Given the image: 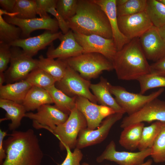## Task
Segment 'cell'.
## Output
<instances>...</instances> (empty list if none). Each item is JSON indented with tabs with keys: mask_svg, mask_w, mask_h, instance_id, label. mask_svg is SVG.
<instances>
[{
	"mask_svg": "<svg viewBox=\"0 0 165 165\" xmlns=\"http://www.w3.org/2000/svg\"><path fill=\"white\" fill-rule=\"evenodd\" d=\"M12 13H16V16L22 19L36 17L38 14L35 0H16Z\"/></svg>",
	"mask_w": 165,
	"mask_h": 165,
	"instance_id": "obj_32",
	"label": "cell"
},
{
	"mask_svg": "<svg viewBox=\"0 0 165 165\" xmlns=\"http://www.w3.org/2000/svg\"><path fill=\"white\" fill-rule=\"evenodd\" d=\"M6 76L4 72H0V87L3 85V84L5 82Z\"/></svg>",
	"mask_w": 165,
	"mask_h": 165,
	"instance_id": "obj_43",
	"label": "cell"
},
{
	"mask_svg": "<svg viewBox=\"0 0 165 165\" xmlns=\"http://www.w3.org/2000/svg\"><path fill=\"white\" fill-rule=\"evenodd\" d=\"M152 159H149L147 160L144 163L140 165H152Z\"/></svg>",
	"mask_w": 165,
	"mask_h": 165,
	"instance_id": "obj_46",
	"label": "cell"
},
{
	"mask_svg": "<svg viewBox=\"0 0 165 165\" xmlns=\"http://www.w3.org/2000/svg\"><path fill=\"white\" fill-rule=\"evenodd\" d=\"M74 33L76 41L83 49V53H99L112 62L117 51L113 38H108L96 35Z\"/></svg>",
	"mask_w": 165,
	"mask_h": 165,
	"instance_id": "obj_10",
	"label": "cell"
},
{
	"mask_svg": "<svg viewBox=\"0 0 165 165\" xmlns=\"http://www.w3.org/2000/svg\"><path fill=\"white\" fill-rule=\"evenodd\" d=\"M76 106L85 118L87 128L90 130L98 127L104 119L116 113L109 107L98 105L80 97H76Z\"/></svg>",
	"mask_w": 165,
	"mask_h": 165,
	"instance_id": "obj_15",
	"label": "cell"
},
{
	"mask_svg": "<svg viewBox=\"0 0 165 165\" xmlns=\"http://www.w3.org/2000/svg\"><path fill=\"white\" fill-rule=\"evenodd\" d=\"M144 127V123H138L123 128L119 138L120 145L125 149L131 151L138 148Z\"/></svg>",
	"mask_w": 165,
	"mask_h": 165,
	"instance_id": "obj_24",
	"label": "cell"
},
{
	"mask_svg": "<svg viewBox=\"0 0 165 165\" xmlns=\"http://www.w3.org/2000/svg\"><path fill=\"white\" fill-rule=\"evenodd\" d=\"M4 15L0 9V43L10 45L12 42L20 38L22 31L19 27L7 22L3 16Z\"/></svg>",
	"mask_w": 165,
	"mask_h": 165,
	"instance_id": "obj_29",
	"label": "cell"
},
{
	"mask_svg": "<svg viewBox=\"0 0 165 165\" xmlns=\"http://www.w3.org/2000/svg\"><path fill=\"white\" fill-rule=\"evenodd\" d=\"M163 123L162 122L155 121L148 126L144 127L138 147L139 151L152 148Z\"/></svg>",
	"mask_w": 165,
	"mask_h": 165,
	"instance_id": "obj_30",
	"label": "cell"
},
{
	"mask_svg": "<svg viewBox=\"0 0 165 165\" xmlns=\"http://www.w3.org/2000/svg\"><path fill=\"white\" fill-rule=\"evenodd\" d=\"M155 121L165 122V101L158 98L148 102L136 112L124 117L120 127L123 128L136 123Z\"/></svg>",
	"mask_w": 165,
	"mask_h": 165,
	"instance_id": "obj_13",
	"label": "cell"
},
{
	"mask_svg": "<svg viewBox=\"0 0 165 165\" xmlns=\"http://www.w3.org/2000/svg\"><path fill=\"white\" fill-rule=\"evenodd\" d=\"M117 20L120 31L130 40L139 38L153 26L145 11L118 16Z\"/></svg>",
	"mask_w": 165,
	"mask_h": 165,
	"instance_id": "obj_14",
	"label": "cell"
},
{
	"mask_svg": "<svg viewBox=\"0 0 165 165\" xmlns=\"http://www.w3.org/2000/svg\"><path fill=\"white\" fill-rule=\"evenodd\" d=\"M151 148L137 152L118 151L113 141H111L102 153L96 158V161L101 163L105 160L114 162L119 165H140L145 159L150 156Z\"/></svg>",
	"mask_w": 165,
	"mask_h": 165,
	"instance_id": "obj_12",
	"label": "cell"
},
{
	"mask_svg": "<svg viewBox=\"0 0 165 165\" xmlns=\"http://www.w3.org/2000/svg\"><path fill=\"white\" fill-rule=\"evenodd\" d=\"M140 86V94H143L152 89L165 87V77L152 73L143 75L137 80Z\"/></svg>",
	"mask_w": 165,
	"mask_h": 165,
	"instance_id": "obj_34",
	"label": "cell"
},
{
	"mask_svg": "<svg viewBox=\"0 0 165 165\" xmlns=\"http://www.w3.org/2000/svg\"><path fill=\"white\" fill-rule=\"evenodd\" d=\"M82 165H89L88 163H86L84 162L82 164Z\"/></svg>",
	"mask_w": 165,
	"mask_h": 165,
	"instance_id": "obj_48",
	"label": "cell"
},
{
	"mask_svg": "<svg viewBox=\"0 0 165 165\" xmlns=\"http://www.w3.org/2000/svg\"><path fill=\"white\" fill-rule=\"evenodd\" d=\"M11 51L10 66L5 74L10 81L16 82L24 79L38 68V60L26 55L20 48L11 46Z\"/></svg>",
	"mask_w": 165,
	"mask_h": 165,
	"instance_id": "obj_9",
	"label": "cell"
},
{
	"mask_svg": "<svg viewBox=\"0 0 165 165\" xmlns=\"http://www.w3.org/2000/svg\"><path fill=\"white\" fill-rule=\"evenodd\" d=\"M64 60L68 66L87 80L97 77L104 71L114 69L112 62L97 53H82Z\"/></svg>",
	"mask_w": 165,
	"mask_h": 165,
	"instance_id": "obj_4",
	"label": "cell"
},
{
	"mask_svg": "<svg viewBox=\"0 0 165 165\" xmlns=\"http://www.w3.org/2000/svg\"><path fill=\"white\" fill-rule=\"evenodd\" d=\"M59 39L61 43L58 47L55 48L51 46L48 48L47 57L64 60L83 53V49L76 41L72 30L63 34Z\"/></svg>",
	"mask_w": 165,
	"mask_h": 165,
	"instance_id": "obj_19",
	"label": "cell"
},
{
	"mask_svg": "<svg viewBox=\"0 0 165 165\" xmlns=\"http://www.w3.org/2000/svg\"><path fill=\"white\" fill-rule=\"evenodd\" d=\"M91 84L89 80L84 78L78 72L68 66L64 77L56 82L55 85L70 97H84L96 104L97 100L90 90Z\"/></svg>",
	"mask_w": 165,
	"mask_h": 165,
	"instance_id": "obj_7",
	"label": "cell"
},
{
	"mask_svg": "<svg viewBox=\"0 0 165 165\" xmlns=\"http://www.w3.org/2000/svg\"><path fill=\"white\" fill-rule=\"evenodd\" d=\"M37 110V112L35 113H26L24 117L32 120V125L35 128H43L51 133L57 126L64 123L69 115L55 105L50 104L43 105Z\"/></svg>",
	"mask_w": 165,
	"mask_h": 165,
	"instance_id": "obj_8",
	"label": "cell"
},
{
	"mask_svg": "<svg viewBox=\"0 0 165 165\" xmlns=\"http://www.w3.org/2000/svg\"><path fill=\"white\" fill-rule=\"evenodd\" d=\"M151 73L165 77V55L150 65Z\"/></svg>",
	"mask_w": 165,
	"mask_h": 165,
	"instance_id": "obj_40",
	"label": "cell"
},
{
	"mask_svg": "<svg viewBox=\"0 0 165 165\" xmlns=\"http://www.w3.org/2000/svg\"><path fill=\"white\" fill-rule=\"evenodd\" d=\"M6 156L1 165H41L43 157L34 130H14L3 141Z\"/></svg>",
	"mask_w": 165,
	"mask_h": 165,
	"instance_id": "obj_1",
	"label": "cell"
},
{
	"mask_svg": "<svg viewBox=\"0 0 165 165\" xmlns=\"http://www.w3.org/2000/svg\"><path fill=\"white\" fill-rule=\"evenodd\" d=\"M110 83L107 80L101 77L97 84H91L90 89L101 105L109 107L116 113L123 114L125 112L112 96L109 90Z\"/></svg>",
	"mask_w": 165,
	"mask_h": 165,
	"instance_id": "obj_21",
	"label": "cell"
},
{
	"mask_svg": "<svg viewBox=\"0 0 165 165\" xmlns=\"http://www.w3.org/2000/svg\"><path fill=\"white\" fill-rule=\"evenodd\" d=\"M145 11L153 26L158 28L165 25V6L158 0H147Z\"/></svg>",
	"mask_w": 165,
	"mask_h": 165,
	"instance_id": "obj_28",
	"label": "cell"
},
{
	"mask_svg": "<svg viewBox=\"0 0 165 165\" xmlns=\"http://www.w3.org/2000/svg\"><path fill=\"white\" fill-rule=\"evenodd\" d=\"M87 127L86 120L76 106L71 111L67 120L57 126L52 132L60 141V147L64 149L67 146L70 149L75 148L80 131Z\"/></svg>",
	"mask_w": 165,
	"mask_h": 165,
	"instance_id": "obj_5",
	"label": "cell"
},
{
	"mask_svg": "<svg viewBox=\"0 0 165 165\" xmlns=\"http://www.w3.org/2000/svg\"><path fill=\"white\" fill-rule=\"evenodd\" d=\"M53 103L47 91L43 88L32 86L22 103L27 111L37 109L41 106Z\"/></svg>",
	"mask_w": 165,
	"mask_h": 165,
	"instance_id": "obj_25",
	"label": "cell"
},
{
	"mask_svg": "<svg viewBox=\"0 0 165 165\" xmlns=\"http://www.w3.org/2000/svg\"><path fill=\"white\" fill-rule=\"evenodd\" d=\"M16 2V0H0V5L3 10L8 13H12Z\"/></svg>",
	"mask_w": 165,
	"mask_h": 165,
	"instance_id": "obj_41",
	"label": "cell"
},
{
	"mask_svg": "<svg viewBox=\"0 0 165 165\" xmlns=\"http://www.w3.org/2000/svg\"><path fill=\"white\" fill-rule=\"evenodd\" d=\"M49 94L55 105L69 115L76 106V97H70L57 88L55 85L46 89Z\"/></svg>",
	"mask_w": 165,
	"mask_h": 165,
	"instance_id": "obj_27",
	"label": "cell"
},
{
	"mask_svg": "<svg viewBox=\"0 0 165 165\" xmlns=\"http://www.w3.org/2000/svg\"><path fill=\"white\" fill-rule=\"evenodd\" d=\"M8 23L19 27L21 30L23 38H28L33 31L39 29H44L53 32H58L59 27L55 18L49 16L46 17L22 19L6 15L4 16Z\"/></svg>",
	"mask_w": 165,
	"mask_h": 165,
	"instance_id": "obj_16",
	"label": "cell"
},
{
	"mask_svg": "<svg viewBox=\"0 0 165 165\" xmlns=\"http://www.w3.org/2000/svg\"><path fill=\"white\" fill-rule=\"evenodd\" d=\"M57 0H48L45 6L44 10L46 13H49L54 16L57 20L59 28L63 34L67 33L70 28L66 20H65L58 13L56 9Z\"/></svg>",
	"mask_w": 165,
	"mask_h": 165,
	"instance_id": "obj_37",
	"label": "cell"
},
{
	"mask_svg": "<svg viewBox=\"0 0 165 165\" xmlns=\"http://www.w3.org/2000/svg\"><path fill=\"white\" fill-rule=\"evenodd\" d=\"M139 38L147 60L155 62L165 55V41L157 28L153 26Z\"/></svg>",
	"mask_w": 165,
	"mask_h": 165,
	"instance_id": "obj_17",
	"label": "cell"
},
{
	"mask_svg": "<svg viewBox=\"0 0 165 165\" xmlns=\"http://www.w3.org/2000/svg\"><path fill=\"white\" fill-rule=\"evenodd\" d=\"M158 29L161 35L165 41V25Z\"/></svg>",
	"mask_w": 165,
	"mask_h": 165,
	"instance_id": "obj_44",
	"label": "cell"
},
{
	"mask_svg": "<svg viewBox=\"0 0 165 165\" xmlns=\"http://www.w3.org/2000/svg\"><path fill=\"white\" fill-rule=\"evenodd\" d=\"M11 46L9 44L0 43V72H4L10 62L11 56Z\"/></svg>",
	"mask_w": 165,
	"mask_h": 165,
	"instance_id": "obj_39",
	"label": "cell"
},
{
	"mask_svg": "<svg viewBox=\"0 0 165 165\" xmlns=\"http://www.w3.org/2000/svg\"><path fill=\"white\" fill-rule=\"evenodd\" d=\"M109 90L119 106L128 115H132L141 109L145 105L157 98L164 92L161 88L148 95L131 93L124 87L110 84Z\"/></svg>",
	"mask_w": 165,
	"mask_h": 165,
	"instance_id": "obj_6",
	"label": "cell"
},
{
	"mask_svg": "<svg viewBox=\"0 0 165 165\" xmlns=\"http://www.w3.org/2000/svg\"><path fill=\"white\" fill-rule=\"evenodd\" d=\"M24 79L32 86L45 89L55 85L56 82L52 76L38 68L32 71Z\"/></svg>",
	"mask_w": 165,
	"mask_h": 165,
	"instance_id": "obj_31",
	"label": "cell"
},
{
	"mask_svg": "<svg viewBox=\"0 0 165 165\" xmlns=\"http://www.w3.org/2000/svg\"><path fill=\"white\" fill-rule=\"evenodd\" d=\"M66 21L70 29L74 32L113 38L106 15L93 0H78L76 14Z\"/></svg>",
	"mask_w": 165,
	"mask_h": 165,
	"instance_id": "obj_2",
	"label": "cell"
},
{
	"mask_svg": "<svg viewBox=\"0 0 165 165\" xmlns=\"http://www.w3.org/2000/svg\"><path fill=\"white\" fill-rule=\"evenodd\" d=\"M127 0H116L117 6L122 5L125 3Z\"/></svg>",
	"mask_w": 165,
	"mask_h": 165,
	"instance_id": "obj_45",
	"label": "cell"
},
{
	"mask_svg": "<svg viewBox=\"0 0 165 165\" xmlns=\"http://www.w3.org/2000/svg\"><path fill=\"white\" fill-rule=\"evenodd\" d=\"M78 0H58L56 9L66 21L73 17L76 14Z\"/></svg>",
	"mask_w": 165,
	"mask_h": 165,
	"instance_id": "obj_36",
	"label": "cell"
},
{
	"mask_svg": "<svg viewBox=\"0 0 165 165\" xmlns=\"http://www.w3.org/2000/svg\"><path fill=\"white\" fill-rule=\"evenodd\" d=\"M62 34L61 31L54 32L46 31L37 36L20 38L10 45L21 48L25 54L33 57L39 50L50 45L54 40L59 39Z\"/></svg>",
	"mask_w": 165,
	"mask_h": 165,
	"instance_id": "obj_18",
	"label": "cell"
},
{
	"mask_svg": "<svg viewBox=\"0 0 165 165\" xmlns=\"http://www.w3.org/2000/svg\"><path fill=\"white\" fill-rule=\"evenodd\" d=\"M38 60V68L50 75L56 82L64 77L68 66L64 60L45 58L41 55Z\"/></svg>",
	"mask_w": 165,
	"mask_h": 165,
	"instance_id": "obj_26",
	"label": "cell"
},
{
	"mask_svg": "<svg viewBox=\"0 0 165 165\" xmlns=\"http://www.w3.org/2000/svg\"><path fill=\"white\" fill-rule=\"evenodd\" d=\"M112 63L118 79L137 80L151 73L150 65L141 46L139 38L131 40L117 51Z\"/></svg>",
	"mask_w": 165,
	"mask_h": 165,
	"instance_id": "obj_3",
	"label": "cell"
},
{
	"mask_svg": "<svg viewBox=\"0 0 165 165\" xmlns=\"http://www.w3.org/2000/svg\"><path fill=\"white\" fill-rule=\"evenodd\" d=\"M105 12L111 28L113 38L117 51L131 40L126 37L120 31L118 26L116 0H93Z\"/></svg>",
	"mask_w": 165,
	"mask_h": 165,
	"instance_id": "obj_20",
	"label": "cell"
},
{
	"mask_svg": "<svg viewBox=\"0 0 165 165\" xmlns=\"http://www.w3.org/2000/svg\"><path fill=\"white\" fill-rule=\"evenodd\" d=\"M32 86L25 79L3 85L0 87V99L22 104L27 93Z\"/></svg>",
	"mask_w": 165,
	"mask_h": 165,
	"instance_id": "obj_22",
	"label": "cell"
},
{
	"mask_svg": "<svg viewBox=\"0 0 165 165\" xmlns=\"http://www.w3.org/2000/svg\"><path fill=\"white\" fill-rule=\"evenodd\" d=\"M150 156L156 163L165 162V122L151 148Z\"/></svg>",
	"mask_w": 165,
	"mask_h": 165,
	"instance_id": "obj_33",
	"label": "cell"
},
{
	"mask_svg": "<svg viewBox=\"0 0 165 165\" xmlns=\"http://www.w3.org/2000/svg\"><path fill=\"white\" fill-rule=\"evenodd\" d=\"M6 131L0 129V164H2L6 156V153L3 146L4 138L7 135Z\"/></svg>",
	"mask_w": 165,
	"mask_h": 165,
	"instance_id": "obj_42",
	"label": "cell"
},
{
	"mask_svg": "<svg viewBox=\"0 0 165 165\" xmlns=\"http://www.w3.org/2000/svg\"><path fill=\"white\" fill-rule=\"evenodd\" d=\"M123 114L115 113L109 116L97 129L90 130L86 128L82 130L79 134L76 147L81 149L103 141L112 126L122 118Z\"/></svg>",
	"mask_w": 165,
	"mask_h": 165,
	"instance_id": "obj_11",
	"label": "cell"
},
{
	"mask_svg": "<svg viewBox=\"0 0 165 165\" xmlns=\"http://www.w3.org/2000/svg\"><path fill=\"white\" fill-rule=\"evenodd\" d=\"M64 149L67 151L66 157L61 164H57V165H81L80 162L83 155L80 149L76 147L72 152L67 146L64 147Z\"/></svg>",
	"mask_w": 165,
	"mask_h": 165,
	"instance_id": "obj_38",
	"label": "cell"
},
{
	"mask_svg": "<svg viewBox=\"0 0 165 165\" xmlns=\"http://www.w3.org/2000/svg\"><path fill=\"white\" fill-rule=\"evenodd\" d=\"M147 0H127L123 5L117 6L118 16L129 15L145 11Z\"/></svg>",
	"mask_w": 165,
	"mask_h": 165,
	"instance_id": "obj_35",
	"label": "cell"
},
{
	"mask_svg": "<svg viewBox=\"0 0 165 165\" xmlns=\"http://www.w3.org/2000/svg\"><path fill=\"white\" fill-rule=\"evenodd\" d=\"M0 107L6 112L5 117L1 120H10L8 125L10 130H14L20 125L22 118L27 111L22 104L4 99H0Z\"/></svg>",
	"mask_w": 165,
	"mask_h": 165,
	"instance_id": "obj_23",
	"label": "cell"
},
{
	"mask_svg": "<svg viewBox=\"0 0 165 165\" xmlns=\"http://www.w3.org/2000/svg\"><path fill=\"white\" fill-rule=\"evenodd\" d=\"M158 1L165 6V0H158Z\"/></svg>",
	"mask_w": 165,
	"mask_h": 165,
	"instance_id": "obj_47",
	"label": "cell"
}]
</instances>
